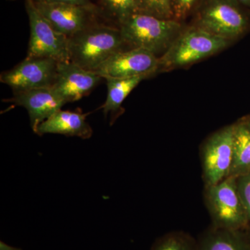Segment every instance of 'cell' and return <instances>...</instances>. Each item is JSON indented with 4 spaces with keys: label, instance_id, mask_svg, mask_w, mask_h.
Listing matches in <instances>:
<instances>
[{
    "label": "cell",
    "instance_id": "obj_3",
    "mask_svg": "<svg viewBox=\"0 0 250 250\" xmlns=\"http://www.w3.org/2000/svg\"><path fill=\"white\" fill-rule=\"evenodd\" d=\"M229 41L199 27L181 31L172 45L159 58V68L183 67L218 53Z\"/></svg>",
    "mask_w": 250,
    "mask_h": 250
},
{
    "label": "cell",
    "instance_id": "obj_9",
    "mask_svg": "<svg viewBox=\"0 0 250 250\" xmlns=\"http://www.w3.org/2000/svg\"><path fill=\"white\" fill-rule=\"evenodd\" d=\"M59 62L54 59L27 57L0 77L14 93L51 87L57 75Z\"/></svg>",
    "mask_w": 250,
    "mask_h": 250
},
{
    "label": "cell",
    "instance_id": "obj_11",
    "mask_svg": "<svg viewBox=\"0 0 250 250\" xmlns=\"http://www.w3.org/2000/svg\"><path fill=\"white\" fill-rule=\"evenodd\" d=\"M103 77L71 62H59L52 89L66 103L81 100L93 89Z\"/></svg>",
    "mask_w": 250,
    "mask_h": 250
},
{
    "label": "cell",
    "instance_id": "obj_5",
    "mask_svg": "<svg viewBox=\"0 0 250 250\" xmlns=\"http://www.w3.org/2000/svg\"><path fill=\"white\" fill-rule=\"evenodd\" d=\"M25 7L30 25L27 57L52 59L58 62H70L68 38L52 27L31 0H26Z\"/></svg>",
    "mask_w": 250,
    "mask_h": 250
},
{
    "label": "cell",
    "instance_id": "obj_13",
    "mask_svg": "<svg viewBox=\"0 0 250 250\" xmlns=\"http://www.w3.org/2000/svg\"><path fill=\"white\" fill-rule=\"evenodd\" d=\"M88 114L60 110L41 123L36 134L41 136L46 134H62L77 136L82 139H90L93 135V129L86 121Z\"/></svg>",
    "mask_w": 250,
    "mask_h": 250
},
{
    "label": "cell",
    "instance_id": "obj_7",
    "mask_svg": "<svg viewBox=\"0 0 250 250\" xmlns=\"http://www.w3.org/2000/svg\"><path fill=\"white\" fill-rule=\"evenodd\" d=\"M202 157L207 187L230 177L233 164V125L219 130L206 141Z\"/></svg>",
    "mask_w": 250,
    "mask_h": 250
},
{
    "label": "cell",
    "instance_id": "obj_2",
    "mask_svg": "<svg viewBox=\"0 0 250 250\" xmlns=\"http://www.w3.org/2000/svg\"><path fill=\"white\" fill-rule=\"evenodd\" d=\"M119 28L125 45L146 49L155 55L165 52L182 31V25L175 20L139 13L128 18Z\"/></svg>",
    "mask_w": 250,
    "mask_h": 250
},
{
    "label": "cell",
    "instance_id": "obj_15",
    "mask_svg": "<svg viewBox=\"0 0 250 250\" xmlns=\"http://www.w3.org/2000/svg\"><path fill=\"white\" fill-rule=\"evenodd\" d=\"M200 250H250V243L241 231L215 228L202 240Z\"/></svg>",
    "mask_w": 250,
    "mask_h": 250
},
{
    "label": "cell",
    "instance_id": "obj_24",
    "mask_svg": "<svg viewBox=\"0 0 250 250\" xmlns=\"http://www.w3.org/2000/svg\"><path fill=\"white\" fill-rule=\"evenodd\" d=\"M236 2L240 3V4L244 5V6H248L250 8V0H234Z\"/></svg>",
    "mask_w": 250,
    "mask_h": 250
},
{
    "label": "cell",
    "instance_id": "obj_16",
    "mask_svg": "<svg viewBox=\"0 0 250 250\" xmlns=\"http://www.w3.org/2000/svg\"><path fill=\"white\" fill-rule=\"evenodd\" d=\"M146 77L132 78L105 79L107 83V97L103 106L105 117L108 113H116L121 109L122 104L129 93L141 83Z\"/></svg>",
    "mask_w": 250,
    "mask_h": 250
},
{
    "label": "cell",
    "instance_id": "obj_21",
    "mask_svg": "<svg viewBox=\"0 0 250 250\" xmlns=\"http://www.w3.org/2000/svg\"><path fill=\"white\" fill-rule=\"evenodd\" d=\"M238 191L250 223V172L236 177Z\"/></svg>",
    "mask_w": 250,
    "mask_h": 250
},
{
    "label": "cell",
    "instance_id": "obj_22",
    "mask_svg": "<svg viewBox=\"0 0 250 250\" xmlns=\"http://www.w3.org/2000/svg\"><path fill=\"white\" fill-rule=\"evenodd\" d=\"M33 2L35 3H69V4H75L80 5H90L92 4L90 0H31Z\"/></svg>",
    "mask_w": 250,
    "mask_h": 250
},
{
    "label": "cell",
    "instance_id": "obj_25",
    "mask_svg": "<svg viewBox=\"0 0 250 250\" xmlns=\"http://www.w3.org/2000/svg\"></svg>",
    "mask_w": 250,
    "mask_h": 250
},
{
    "label": "cell",
    "instance_id": "obj_19",
    "mask_svg": "<svg viewBox=\"0 0 250 250\" xmlns=\"http://www.w3.org/2000/svg\"><path fill=\"white\" fill-rule=\"evenodd\" d=\"M151 250H200L199 246L187 236L172 233L156 242Z\"/></svg>",
    "mask_w": 250,
    "mask_h": 250
},
{
    "label": "cell",
    "instance_id": "obj_20",
    "mask_svg": "<svg viewBox=\"0 0 250 250\" xmlns=\"http://www.w3.org/2000/svg\"><path fill=\"white\" fill-rule=\"evenodd\" d=\"M201 0H171L174 20L187 17L198 5Z\"/></svg>",
    "mask_w": 250,
    "mask_h": 250
},
{
    "label": "cell",
    "instance_id": "obj_23",
    "mask_svg": "<svg viewBox=\"0 0 250 250\" xmlns=\"http://www.w3.org/2000/svg\"><path fill=\"white\" fill-rule=\"evenodd\" d=\"M0 248H1V250H21L20 249H18V248H12V247L7 246V245L5 244L3 242H1L0 243Z\"/></svg>",
    "mask_w": 250,
    "mask_h": 250
},
{
    "label": "cell",
    "instance_id": "obj_4",
    "mask_svg": "<svg viewBox=\"0 0 250 250\" xmlns=\"http://www.w3.org/2000/svg\"><path fill=\"white\" fill-rule=\"evenodd\" d=\"M206 201L215 228L241 231L249 225L236 177H229L207 187Z\"/></svg>",
    "mask_w": 250,
    "mask_h": 250
},
{
    "label": "cell",
    "instance_id": "obj_18",
    "mask_svg": "<svg viewBox=\"0 0 250 250\" xmlns=\"http://www.w3.org/2000/svg\"><path fill=\"white\" fill-rule=\"evenodd\" d=\"M139 14L165 20H174L171 0H136Z\"/></svg>",
    "mask_w": 250,
    "mask_h": 250
},
{
    "label": "cell",
    "instance_id": "obj_8",
    "mask_svg": "<svg viewBox=\"0 0 250 250\" xmlns=\"http://www.w3.org/2000/svg\"><path fill=\"white\" fill-rule=\"evenodd\" d=\"M36 9L55 30L69 38L98 22L102 14L93 4L80 5L69 3H34Z\"/></svg>",
    "mask_w": 250,
    "mask_h": 250
},
{
    "label": "cell",
    "instance_id": "obj_1",
    "mask_svg": "<svg viewBox=\"0 0 250 250\" xmlns=\"http://www.w3.org/2000/svg\"><path fill=\"white\" fill-rule=\"evenodd\" d=\"M125 45L119 27L97 22L68 38L70 62L94 71Z\"/></svg>",
    "mask_w": 250,
    "mask_h": 250
},
{
    "label": "cell",
    "instance_id": "obj_6",
    "mask_svg": "<svg viewBox=\"0 0 250 250\" xmlns=\"http://www.w3.org/2000/svg\"><path fill=\"white\" fill-rule=\"evenodd\" d=\"M234 1L211 0L200 11L197 27L229 41L243 35L249 21Z\"/></svg>",
    "mask_w": 250,
    "mask_h": 250
},
{
    "label": "cell",
    "instance_id": "obj_10",
    "mask_svg": "<svg viewBox=\"0 0 250 250\" xmlns=\"http://www.w3.org/2000/svg\"><path fill=\"white\" fill-rule=\"evenodd\" d=\"M159 69V59L146 49L131 48L113 54L94 70L104 79L147 77Z\"/></svg>",
    "mask_w": 250,
    "mask_h": 250
},
{
    "label": "cell",
    "instance_id": "obj_14",
    "mask_svg": "<svg viewBox=\"0 0 250 250\" xmlns=\"http://www.w3.org/2000/svg\"><path fill=\"white\" fill-rule=\"evenodd\" d=\"M232 125L233 164L230 177H238L250 172V116Z\"/></svg>",
    "mask_w": 250,
    "mask_h": 250
},
{
    "label": "cell",
    "instance_id": "obj_12",
    "mask_svg": "<svg viewBox=\"0 0 250 250\" xmlns=\"http://www.w3.org/2000/svg\"><path fill=\"white\" fill-rule=\"evenodd\" d=\"M7 101L27 109L31 129L35 133L41 123L62 110L67 104L52 87L14 93L13 98Z\"/></svg>",
    "mask_w": 250,
    "mask_h": 250
},
{
    "label": "cell",
    "instance_id": "obj_17",
    "mask_svg": "<svg viewBox=\"0 0 250 250\" xmlns=\"http://www.w3.org/2000/svg\"><path fill=\"white\" fill-rule=\"evenodd\" d=\"M102 15L114 21L118 27L137 14L136 0H99Z\"/></svg>",
    "mask_w": 250,
    "mask_h": 250
}]
</instances>
